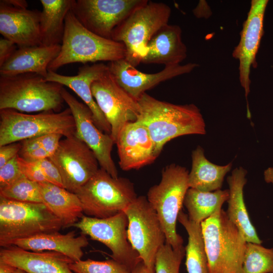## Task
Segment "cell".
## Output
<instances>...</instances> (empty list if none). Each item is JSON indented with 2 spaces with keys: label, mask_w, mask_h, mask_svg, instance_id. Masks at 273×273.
Wrapping results in <instances>:
<instances>
[{
  "label": "cell",
  "mask_w": 273,
  "mask_h": 273,
  "mask_svg": "<svg viewBox=\"0 0 273 273\" xmlns=\"http://www.w3.org/2000/svg\"><path fill=\"white\" fill-rule=\"evenodd\" d=\"M140 114L136 121L147 128L158 156L163 147L175 138L204 134L206 125L194 104L176 105L160 101L144 93L138 100Z\"/></svg>",
  "instance_id": "obj_1"
},
{
  "label": "cell",
  "mask_w": 273,
  "mask_h": 273,
  "mask_svg": "<svg viewBox=\"0 0 273 273\" xmlns=\"http://www.w3.org/2000/svg\"><path fill=\"white\" fill-rule=\"evenodd\" d=\"M126 49L121 42L100 36L87 29L71 10L65 20V29L60 51L48 66L56 72L60 67L74 63L109 62L125 59Z\"/></svg>",
  "instance_id": "obj_2"
},
{
  "label": "cell",
  "mask_w": 273,
  "mask_h": 273,
  "mask_svg": "<svg viewBox=\"0 0 273 273\" xmlns=\"http://www.w3.org/2000/svg\"><path fill=\"white\" fill-rule=\"evenodd\" d=\"M63 87L34 73L0 76V110L59 112L65 102Z\"/></svg>",
  "instance_id": "obj_3"
},
{
  "label": "cell",
  "mask_w": 273,
  "mask_h": 273,
  "mask_svg": "<svg viewBox=\"0 0 273 273\" xmlns=\"http://www.w3.org/2000/svg\"><path fill=\"white\" fill-rule=\"evenodd\" d=\"M201 226L210 273H240L247 242L226 211L218 209Z\"/></svg>",
  "instance_id": "obj_4"
},
{
  "label": "cell",
  "mask_w": 273,
  "mask_h": 273,
  "mask_svg": "<svg viewBox=\"0 0 273 273\" xmlns=\"http://www.w3.org/2000/svg\"><path fill=\"white\" fill-rule=\"evenodd\" d=\"M62 221L43 203H27L0 197V246L15 240L59 232Z\"/></svg>",
  "instance_id": "obj_5"
},
{
  "label": "cell",
  "mask_w": 273,
  "mask_h": 273,
  "mask_svg": "<svg viewBox=\"0 0 273 273\" xmlns=\"http://www.w3.org/2000/svg\"><path fill=\"white\" fill-rule=\"evenodd\" d=\"M171 15L169 6L148 1L135 9L113 30L111 39L122 43L126 49L125 60L134 67L147 53V44L163 26Z\"/></svg>",
  "instance_id": "obj_6"
},
{
  "label": "cell",
  "mask_w": 273,
  "mask_h": 273,
  "mask_svg": "<svg viewBox=\"0 0 273 273\" xmlns=\"http://www.w3.org/2000/svg\"><path fill=\"white\" fill-rule=\"evenodd\" d=\"M189 172L175 164L166 166L160 183L151 187L147 198L156 212L163 228L166 243L174 249L183 246V239L176 232V221L189 188Z\"/></svg>",
  "instance_id": "obj_7"
},
{
  "label": "cell",
  "mask_w": 273,
  "mask_h": 273,
  "mask_svg": "<svg viewBox=\"0 0 273 273\" xmlns=\"http://www.w3.org/2000/svg\"><path fill=\"white\" fill-rule=\"evenodd\" d=\"M87 216L107 218L124 211L137 197L127 178L112 177L100 168L76 193Z\"/></svg>",
  "instance_id": "obj_8"
},
{
  "label": "cell",
  "mask_w": 273,
  "mask_h": 273,
  "mask_svg": "<svg viewBox=\"0 0 273 273\" xmlns=\"http://www.w3.org/2000/svg\"><path fill=\"white\" fill-rule=\"evenodd\" d=\"M51 133L69 137L76 133L70 109L27 114L13 109L0 110V147Z\"/></svg>",
  "instance_id": "obj_9"
},
{
  "label": "cell",
  "mask_w": 273,
  "mask_h": 273,
  "mask_svg": "<svg viewBox=\"0 0 273 273\" xmlns=\"http://www.w3.org/2000/svg\"><path fill=\"white\" fill-rule=\"evenodd\" d=\"M128 219L129 242L144 264L155 270L156 255L166 243L158 216L145 196L138 197L124 210Z\"/></svg>",
  "instance_id": "obj_10"
},
{
  "label": "cell",
  "mask_w": 273,
  "mask_h": 273,
  "mask_svg": "<svg viewBox=\"0 0 273 273\" xmlns=\"http://www.w3.org/2000/svg\"><path fill=\"white\" fill-rule=\"evenodd\" d=\"M73 226L91 239L104 244L111 251L112 258L130 271L142 261L128 241V219L123 211L104 218L83 215Z\"/></svg>",
  "instance_id": "obj_11"
},
{
  "label": "cell",
  "mask_w": 273,
  "mask_h": 273,
  "mask_svg": "<svg viewBox=\"0 0 273 273\" xmlns=\"http://www.w3.org/2000/svg\"><path fill=\"white\" fill-rule=\"evenodd\" d=\"M49 158L58 168L64 188L75 194L99 169L94 153L76 134L61 140Z\"/></svg>",
  "instance_id": "obj_12"
},
{
  "label": "cell",
  "mask_w": 273,
  "mask_h": 273,
  "mask_svg": "<svg viewBox=\"0 0 273 273\" xmlns=\"http://www.w3.org/2000/svg\"><path fill=\"white\" fill-rule=\"evenodd\" d=\"M91 90L110 125V136L115 144L122 127L127 123L137 120L140 114L138 102L118 84L109 69L93 82Z\"/></svg>",
  "instance_id": "obj_13"
},
{
  "label": "cell",
  "mask_w": 273,
  "mask_h": 273,
  "mask_svg": "<svg viewBox=\"0 0 273 273\" xmlns=\"http://www.w3.org/2000/svg\"><path fill=\"white\" fill-rule=\"evenodd\" d=\"M148 0H73L71 11L93 33L111 39L114 29Z\"/></svg>",
  "instance_id": "obj_14"
},
{
  "label": "cell",
  "mask_w": 273,
  "mask_h": 273,
  "mask_svg": "<svg viewBox=\"0 0 273 273\" xmlns=\"http://www.w3.org/2000/svg\"><path fill=\"white\" fill-rule=\"evenodd\" d=\"M62 96L70 109L76 125V135L94 153L101 168L117 178L118 171L111 152L115 144L110 134L103 133L95 124L89 108L78 101L63 87Z\"/></svg>",
  "instance_id": "obj_15"
},
{
  "label": "cell",
  "mask_w": 273,
  "mask_h": 273,
  "mask_svg": "<svg viewBox=\"0 0 273 273\" xmlns=\"http://www.w3.org/2000/svg\"><path fill=\"white\" fill-rule=\"evenodd\" d=\"M267 0H252L247 17L243 23L240 40L233 56L239 62V80L246 100L250 93V70L256 67V56L263 34V20Z\"/></svg>",
  "instance_id": "obj_16"
},
{
  "label": "cell",
  "mask_w": 273,
  "mask_h": 273,
  "mask_svg": "<svg viewBox=\"0 0 273 273\" xmlns=\"http://www.w3.org/2000/svg\"><path fill=\"white\" fill-rule=\"evenodd\" d=\"M107 66L118 84L138 101L147 90L163 81L191 72L198 64L189 63L183 65L165 66L155 73H143L124 59L109 62Z\"/></svg>",
  "instance_id": "obj_17"
},
{
  "label": "cell",
  "mask_w": 273,
  "mask_h": 273,
  "mask_svg": "<svg viewBox=\"0 0 273 273\" xmlns=\"http://www.w3.org/2000/svg\"><path fill=\"white\" fill-rule=\"evenodd\" d=\"M115 144L119 165L123 170L140 169L158 157L147 128L139 121L126 123L120 131Z\"/></svg>",
  "instance_id": "obj_18"
},
{
  "label": "cell",
  "mask_w": 273,
  "mask_h": 273,
  "mask_svg": "<svg viewBox=\"0 0 273 273\" xmlns=\"http://www.w3.org/2000/svg\"><path fill=\"white\" fill-rule=\"evenodd\" d=\"M41 11L16 8L0 1V33L18 47L42 45Z\"/></svg>",
  "instance_id": "obj_19"
},
{
  "label": "cell",
  "mask_w": 273,
  "mask_h": 273,
  "mask_svg": "<svg viewBox=\"0 0 273 273\" xmlns=\"http://www.w3.org/2000/svg\"><path fill=\"white\" fill-rule=\"evenodd\" d=\"M108 69L107 65L98 63L80 67L74 76H66L48 71L46 79L71 89L90 110L96 126L103 132L110 135V125L98 106L91 90L93 82L100 78Z\"/></svg>",
  "instance_id": "obj_20"
},
{
  "label": "cell",
  "mask_w": 273,
  "mask_h": 273,
  "mask_svg": "<svg viewBox=\"0 0 273 273\" xmlns=\"http://www.w3.org/2000/svg\"><path fill=\"white\" fill-rule=\"evenodd\" d=\"M0 261L26 273H75L70 267L74 261L64 254L29 251L14 245L1 249Z\"/></svg>",
  "instance_id": "obj_21"
},
{
  "label": "cell",
  "mask_w": 273,
  "mask_h": 273,
  "mask_svg": "<svg viewBox=\"0 0 273 273\" xmlns=\"http://www.w3.org/2000/svg\"><path fill=\"white\" fill-rule=\"evenodd\" d=\"M147 53L141 63L180 65L187 56V47L182 40V31L177 25L167 24L162 27L147 44Z\"/></svg>",
  "instance_id": "obj_22"
},
{
  "label": "cell",
  "mask_w": 273,
  "mask_h": 273,
  "mask_svg": "<svg viewBox=\"0 0 273 273\" xmlns=\"http://www.w3.org/2000/svg\"><path fill=\"white\" fill-rule=\"evenodd\" d=\"M88 245L86 236L75 231L65 234L59 232L43 233L12 242L10 245L32 251H53L64 254L74 261L81 260L83 248Z\"/></svg>",
  "instance_id": "obj_23"
},
{
  "label": "cell",
  "mask_w": 273,
  "mask_h": 273,
  "mask_svg": "<svg viewBox=\"0 0 273 273\" xmlns=\"http://www.w3.org/2000/svg\"><path fill=\"white\" fill-rule=\"evenodd\" d=\"M61 44L20 48L0 66L1 76L34 73L46 77L48 66L56 58Z\"/></svg>",
  "instance_id": "obj_24"
},
{
  "label": "cell",
  "mask_w": 273,
  "mask_h": 273,
  "mask_svg": "<svg viewBox=\"0 0 273 273\" xmlns=\"http://www.w3.org/2000/svg\"><path fill=\"white\" fill-rule=\"evenodd\" d=\"M247 170L242 167L236 168L227 177L229 197L226 211L229 219L240 230L247 242L258 244L262 241L250 219L244 200L243 189L247 183Z\"/></svg>",
  "instance_id": "obj_25"
},
{
  "label": "cell",
  "mask_w": 273,
  "mask_h": 273,
  "mask_svg": "<svg viewBox=\"0 0 273 273\" xmlns=\"http://www.w3.org/2000/svg\"><path fill=\"white\" fill-rule=\"evenodd\" d=\"M38 185L42 203L62 221L64 228L73 226L84 215L76 194L49 182Z\"/></svg>",
  "instance_id": "obj_26"
},
{
  "label": "cell",
  "mask_w": 273,
  "mask_h": 273,
  "mask_svg": "<svg viewBox=\"0 0 273 273\" xmlns=\"http://www.w3.org/2000/svg\"><path fill=\"white\" fill-rule=\"evenodd\" d=\"M204 152L199 146L192 152V168L188 175L189 188L204 192L220 190L232 163L223 166L212 163L206 158Z\"/></svg>",
  "instance_id": "obj_27"
},
{
  "label": "cell",
  "mask_w": 273,
  "mask_h": 273,
  "mask_svg": "<svg viewBox=\"0 0 273 273\" xmlns=\"http://www.w3.org/2000/svg\"><path fill=\"white\" fill-rule=\"evenodd\" d=\"M40 2L42 7L40 19L42 45L61 44L65 18L71 9L73 0H40Z\"/></svg>",
  "instance_id": "obj_28"
},
{
  "label": "cell",
  "mask_w": 273,
  "mask_h": 273,
  "mask_svg": "<svg viewBox=\"0 0 273 273\" xmlns=\"http://www.w3.org/2000/svg\"><path fill=\"white\" fill-rule=\"evenodd\" d=\"M177 220L188 235V242L185 247L188 273H210L201 224L191 220L182 210Z\"/></svg>",
  "instance_id": "obj_29"
},
{
  "label": "cell",
  "mask_w": 273,
  "mask_h": 273,
  "mask_svg": "<svg viewBox=\"0 0 273 273\" xmlns=\"http://www.w3.org/2000/svg\"><path fill=\"white\" fill-rule=\"evenodd\" d=\"M229 197V190L204 192L189 188L184 201L189 218L200 223L211 216Z\"/></svg>",
  "instance_id": "obj_30"
},
{
  "label": "cell",
  "mask_w": 273,
  "mask_h": 273,
  "mask_svg": "<svg viewBox=\"0 0 273 273\" xmlns=\"http://www.w3.org/2000/svg\"><path fill=\"white\" fill-rule=\"evenodd\" d=\"M240 273H273V248L247 242Z\"/></svg>",
  "instance_id": "obj_31"
},
{
  "label": "cell",
  "mask_w": 273,
  "mask_h": 273,
  "mask_svg": "<svg viewBox=\"0 0 273 273\" xmlns=\"http://www.w3.org/2000/svg\"><path fill=\"white\" fill-rule=\"evenodd\" d=\"M0 197L27 203H42L38 183L21 176L14 182L0 188Z\"/></svg>",
  "instance_id": "obj_32"
},
{
  "label": "cell",
  "mask_w": 273,
  "mask_h": 273,
  "mask_svg": "<svg viewBox=\"0 0 273 273\" xmlns=\"http://www.w3.org/2000/svg\"><path fill=\"white\" fill-rule=\"evenodd\" d=\"M186 255L185 247L174 249L165 243L158 250L155 260V273H179L181 261Z\"/></svg>",
  "instance_id": "obj_33"
},
{
  "label": "cell",
  "mask_w": 273,
  "mask_h": 273,
  "mask_svg": "<svg viewBox=\"0 0 273 273\" xmlns=\"http://www.w3.org/2000/svg\"><path fill=\"white\" fill-rule=\"evenodd\" d=\"M75 273H130L124 265L112 259L97 261L90 259L74 261L70 265Z\"/></svg>",
  "instance_id": "obj_34"
},
{
  "label": "cell",
  "mask_w": 273,
  "mask_h": 273,
  "mask_svg": "<svg viewBox=\"0 0 273 273\" xmlns=\"http://www.w3.org/2000/svg\"><path fill=\"white\" fill-rule=\"evenodd\" d=\"M18 155L0 167V188L9 186L23 175L18 162Z\"/></svg>",
  "instance_id": "obj_35"
},
{
  "label": "cell",
  "mask_w": 273,
  "mask_h": 273,
  "mask_svg": "<svg viewBox=\"0 0 273 273\" xmlns=\"http://www.w3.org/2000/svg\"><path fill=\"white\" fill-rule=\"evenodd\" d=\"M17 159L21 172L29 179L37 183L49 182L40 168L35 162L26 161L18 155Z\"/></svg>",
  "instance_id": "obj_36"
},
{
  "label": "cell",
  "mask_w": 273,
  "mask_h": 273,
  "mask_svg": "<svg viewBox=\"0 0 273 273\" xmlns=\"http://www.w3.org/2000/svg\"><path fill=\"white\" fill-rule=\"evenodd\" d=\"M34 162L40 168L49 183L64 188L59 171L49 158Z\"/></svg>",
  "instance_id": "obj_37"
},
{
  "label": "cell",
  "mask_w": 273,
  "mask_h": 273,
  "mask_svg": "<svg viewBox=\"0 0 273 273\" xmlns=\"http://www.w3.org/2000/svg\"><path fill=\"white\" fill-rule=\"evenodd\" d=\"M62 136L58 133H51L39 136L41 148L49 154L50 157L57 150Z\"/></svg>",
  "instance_id": "obj_38"
},
{
  "label": "cell",
  "mask_w": 273,
  "mask_h": 273,
  "mask_svg": "<svg viewBox=\"0 0 273 273\" xmlns=\"http://www.w3.org/2000/svg\"><path fill=\"white\" fill-rule=\"evenodd\" d=\"M21 148V143H11L0 147V167L17 156Z\"/></svg>",
  "instance_id": "obj_39"
},
{
  "label": "cell",
  "mask_w": 273,
  "mask_h": 273,
  "mask_svg": "<svg viewBox=\"0 0 273 273\" xmlns=\"http://www.w3.org/2000/svg\"><path fill=\"white\" fill-rule=\"evenodd\" d=\"M17 46L4 37L0 39V66L3 65L17 50Z\"/></svg>",
  "instance_id": "obj_40"
},
{
  "label": "cell",
  "mask_w": 273,
  "mask_h": 273,
  "mask_svg": "<svg viewBox=\"0 0 273 273\" xmlns=\"http://www.w3.org/2000/svg\"><path fill=\"white\" fill-rule=\"evenodd\" d=\"M40 148H41V145L39 136L24 140L21 142V148L18 155L21 156Z\"/></svg>",
  "instance_id": "obj_41"
},
{
  "label": "cell",
  "mask_w": 273,
  "mask_h": 273,
  "mask_svg": "<svg viewBox=\"0 0 273 273\" xmlns=\"http://www.w3.org/2000/svg\"><path fill=\"white\" fill-rule=\"evenodd\" d=\"M29 162H35L40 160L50 158L49 154L42 148H40L31 152L26 153L20 156Z\"/></svg>",
  "instance_id": "obj_42"
},
{
  "label": "cell",
  "mask_w": 273,
  "mask_h": 273,
  "mask_svg": "<svg viewBox=\"0 0 273 273\" xmlns=\"http://www.w3.org/2000/svg\"><path fill=\"white\" fill-rule=\"evenodd\" d=\"M193 12L197 18L206 17V15L209 16V7L205 1H201Z\"/></svg>",
  "instance_id": "obj_43"
},
{
  "label": "cell",
  "mask_w": 273,
  "mask_h": 273,
  "mask_svg": "<svg viewBox=\"0 0 273 273\" xmlns=\"http://www.w3.org/2000/svg\"><path fill=\"white\" fill-rule=\"evenodd\" d=\"M5 4L16 8L26 9L28 3L25 0H1Z\"/></svg>",
  "instance_id": "obj_44"
},
{
  "label": "cell",
  "mask_w": 273,
  "mask_h": 273,
  "mask_svg": "<svg viewBox=\"0 0 273 273\" xmlns=\"http://www.w3.org/2000/svg\"><path fill=\"white\" fill-rule=\"evenodd\" d=\"M130 273H155V271L149 269L142 261L135 266Z\"/></svg>",
  "instance_id": "obj_45"
},
{
  "label": "cell",
  "mask_w": 273,
  "mask_h": 273,
  "mask_svg": "<svg viewBox=\"0 0 273 273\" xmlns=\"http://www.w3.org/2000/svg\"><path fill=\"white\" fill-rule=\"evenodd\" d=\"M264 177L266 183L273 185V167L268 168L264 171Z\"/></svg>",
  "instance_id": "obj_46"
},
{
  "label": "cell",
  "mask_w": 273,
  "mask_h": 273,
  "mask_svg": "<svg viewBox=\"0 0 273 273\" xmlns=\"http://www.w3.org/2000/svg\"><path fill=\"white\" fill-rule=\"evenodd\" d=\"M15 267L0 261V273H12Z\"/></svg>",
  "instance_id": "obj_47"
},
{
  "label": "cell",
  "mask_w": 273,
  "mask_h": 273,
  "mask_svg": "<svg viewBox=\"0 0 273 273\" xmlns=\"http://www.w3.org/2000/svg\"><path fill=\"white\" fill-rule=\"evenodd\" d=\"M12 273H26V272L22 269L15 268Z\"/></svg>",
  "instance_id": "obj_48"
}]
</instances>
